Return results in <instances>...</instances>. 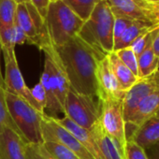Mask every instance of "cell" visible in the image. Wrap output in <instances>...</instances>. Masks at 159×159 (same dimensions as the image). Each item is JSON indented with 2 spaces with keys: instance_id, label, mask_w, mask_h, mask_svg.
<instances>
[{
  "instance_id": "cell-1",
  "label": "cell",
  "mask_w": 159,
  "mask_h": 159,
  "mask_svg": "<svg viewBox=\"0 0 159 159\" xmlns=\"http://www.w3.org/2000/svg\"><path fill=\"white\" fill-rule=\"evenodd\" d=\"M53 48L66 75L70 89L98 98L97 68L98 62L104 57L78 36L64 45Z\"/></svg>"
},
{
  "instance_id": "cell-2",
  "label": "cell",
  "mask_w": 159,
  "mask_h": 159,
  "mask_svg": "<svg viewBox=\"0 0 159 159\" xmlns=\"http://www.w3.org/2000/svg\"><path fill=\"white\" fill-rule=\"evenodd\" d=\"M113 25L112 11L106 0H101L84 22L78 37L105 57L113 52Z\"/></svg>"
},
{
  "instance_id": "cell-3",
  "label": "cell",
  "mask_w": 159,
  "mask_h": 159,
  "mask_svg": "<svg viewBox=\"0 0 159 159\" xmlns=\"http://www.w3.org/2000/svg\"><path fill=\"white\" fill-rule=\"evenodd\" d=\"M44 21L53 47H60L78 36L84 24L62 0L50 3Z\"/></svg>"
},
{
  "instance_id": "cell-4",
  "label": "cell",
  "mask_w": 159,
  "mask_h": 159,
  "mask_svg": "<svg viewBox=\"0 0 159 159\" xmlns=\"http://www.w3.org/2000/svg\"><path fill=\"white\" fill-rule=\"evenodd\" d=\"M10 115L21 135L28 143L42 144L41 122L43 115L20 97L6 91Z\"/></svg>"
},
{
  "instance_id": "cell-5",
  "label": "cell",
  "mask_w": 159,
  "mask_h": 159,
  "mask_svg": "<svg viewBox=\"0 0 159 159\" xmlns=\"http://www.w3.org/2000/svg\"><path fill=\"white\" fill-rule=\"evenodd\" d=\"M64 113L78 125L91 130L99 120L100 101L95 97L69 89L64 103Z\"/></svg>"
},
{
  "instance_id": "cell-6",
  "label": "cell",
  "mask_w": 159,
  "mask_h": 159,
  "mask_svg": "<svg viewBox=\"0 0 159 159\" xmlns=\"http://www.w3.org/2000/svg\"><path fill=\"white\" fill-rule=\"evenodd\" d=\"M15 23L25 34L27 43L37 46L43 52L53 47L50 40L44 19L30 2L18 4Z\"/></svg>"
},
{
  "instance_id": "cell-7",
  "label": "cell",
  "mask_w": 159,
  "mask_h": 159,
  "mask_svg": "<svg viewBox=\"0 0 159 159\" xmlns=\"http://www.w3.org/2000/svg\"><path fill=\"white\" fill-rule=\"evenodd\" d=\"M100 101L99 124L103 130L113 139L125 153L126 143L125 124L123 114V100L105 98Z\"/></svg>"
},
{
  "instance_id": "cell-8",
  "label": "cell",
  "mask_w": 159,
  "mask_h": 159,
  "mask_svg": "<svg viewBox=\"0 0 159 159\" xmlns=\"http://www.w3.org/2000/svg\"><path fill=\"white\" fill-rule=\"evenodd\" d=\"M2 53L5 61V90L9 93L20 97L29 105H31L34 109L42 113L39 111V108L35 102L34 98H32L30 89L27 87L25 82V79L22 75V72L17 62L15 49H2Z\"/></svg>"
},
{
  "instance_id": "cell-9",
  "label": "cell",
  "mask_w": 159,
  "mask_h": 159,
  "mask_svg": "<svg viewBox=\"0 0 159 159\" xmlns=\"http://www.w3.org/2000/svg\"><path fill=\"white\" fill-rule=\"evenodd\" d=\"M41 131L43 142L52 141L63 144L73 152L80 159H95V157L84 147V145L52 116H48L46 114L43 115Z\"/></svg>"
},
{
  "instance_id": "cell-10",
  "label": "cell",
  "mask_w": 159,
  "mask_h": 159,
  "mask_svg": "<svg viewBox=\"0 0 159 159\" xmlns=\"http://www.w3.org/2000/svg\"><path fill=\"white\" fill-rule=\"evenodd\" d=\"M97 84L98 98L99 100L105 98L123 100L125 92L121 88L117 79L111 70L108 55L98 62L97 68Z\"/></svg>"
},
{
  "instance_id": "cell-11",
  "label": "cell",
  "mask_w": 159,
  "mask_h": 159,
  "mask_svg": "<svg viewBox=\"0 0 159 159\" xmlns=\"http://www.w3.org/2000/svg\"><path fill=\"white\" fill-rule=\"evenodd\" d=\"M158 87L150 76L145 79H139L137 83L130 87L123 98V114L125 124L131 118L140 102Z\"/></svg>"
},
{
  "instance_id": "cell-12",
  "label": "cell",
  "mask_w": 159,
  "mask_h": 159,
  "mask_svg": "<svg viewBox=\"0 0 159 159\" xmlns=\"http://www.w3.org/2000/svg\"><path fill=\"white\" fill-rule=\"evenodd\" d=\"M159 111V88L147 96L139 105L131 118L125 123V138L129 140L147 120Z\"/></svg>"
},
{
  "instance_id": "cell-13",
  "label": "cell",
  "mask_w": 159,
  "mask_h": 159,
  "mask_svg": "<svg viewBox=\"0 0 159 159\" xmlns=\"http://www.w3.org/2000/svg\"><path fill=\"white\" fill-rule=\"evenodd\" d=\"M106 1L113 15L124 16L134 21H140L154 25L151 15L146 9V1L144 0H106Z\"/></svg>"
},
{
  "instance_id": "cell-14",
  "label": "cell",
  "mask_w": 159,
  "mask_h": 159,
  "mask_svg": "<svg viewBox=\"0 0 159 159\" xmlns=\"http://www.w3.org/2000/svg\"><path fill=\"white\" fill-rule=\"evenodd\" d=\"M27 143L16 131L5 129L0 133V159H26Z\"/></svg>"
},
{
  "instance_id": "cell-15",
  "label": "cell",
  "mask_w": 159,
  "mask_h": 159,
  "mask_svg": "<svg viewBox=\"0 0 159 159\" xmlns=\"http://www.w3.org/2000/svg\"><path fill=\"white\" fill-rule=\"evenodd\" d=\"M55 119L61 125H63L67 131H69L84 145V147L95 157V159H104L98 147V144L96 142V139L91 130L85 129L82 126L78 125L66 116H64L61 119H57V118Z\"/></svg>"
},
{
  "instance_id": "cell-16",
  "label": "cell",
  "mask_w": 159,
  "mask_h": 159,
  "mask_svg": "<svg viewBox=\"0 0 159 159\" xmlns=\"http://www.w3.org/2000/svg\"><path fill=\"white\" fill-rule=\"evenodd\" d=\"M131 140H134L142 149L149 150L159 143V113L147 120L134 133ZM129 139V140H130Z\"/></svg>"
},
{
  "instance_id": "cell-17",
  "label": "cell",
  "mask_w": 159,
  "mask_h": 159,
  "mask_svg": "<svg viewBox=\"0 0 159 159\" xmlns=\"http://www.w3.org/2000/svg\"><path fill=\"white\" fill-rule=\"evenodd\" d=\"M91 131L104 159H125L124 152L116 141L106 134L100 125L99 121L94 125Z\"/></svg>"
},
{
  "instance_id": "cell-18",
  "label": "cell",
  "mask_w": 159,
  "mask_h": 159,
  "mask_svg": "<svg viewBox=\"0 0 159 159\" xmlns=\"http://www.w3.org/2000/svg\"><path fill=\"white\" fill-rule=\"evenodd\" d=\"M108 59L111 67V70L117 79V81L121 88L126 92L130 87H132L138 81V77H136L132 71L119 59L115 52L108 54Z\"/></svg>"
},
{
  "instance_id": "cell-19",
  "label": "cell",
  "mask_w": 159,
  "mask_h": 159,
  "mask_svg": "<svg viewBox=\"0 0 159 159\" xmlns=\"http://www.w3.org/2000/svg\"><path fill=\"white\" fill-rule=\"evenodd\" d=\"M154 35V29L152 30V36L148 42L144 51L138 57L139 67V79H145L152 76L158 69V57L154 53L152 49V39Z\"/></svg>"
},
{
  "instance_id": "cell-20",
  "label": "cell",
  "mask_w": 159,
  "mask_h": 159,
  "mask_svg": "<svg viewBox=\"0 0 159 159\" xmlns=\"http://www.w3.org/2000/svg\"><path fill=\"white\" fill-rule=\"evenodd\" d=\"M156 27L158 26L151 25L149 24H146L140 21H135L130 26H128V28L125 31V33L122 35L120 39L114 44L113 52L130 47V45L134 42V40L138 39L140 35L150 32L155 29Z\"/></svg>"
},
{
  "instance_id": "cell-21",
  "label": "cell",
  "mask_w": 159,
  "mask_h": 159,
  "mask_svg": "<svg viewBox=\"0 0 159 159\" xmlns=\"http://www.w3.org/2000/svg\"><path fill=\"white\" fill-rule=\"evenodd\" d=\"M84 22H85L101 0H62Z\"/></svg>"
},
{
  "instance_id": "cell-22",
  "label": "cell",
  "mask_w": 159,
  "mask_h": 159,
  "mask_svg": "<svg viewBox=\"0 0 159 159\" xmlns=\"http://www.w3.org/2000/svg\"><path fill=\"white\" fill-rule=\"evenodd\" d=\"M17 7L18 4L14 0H0V28L15 24Z\"/></svg>"
},
{
  "instance_id": "cell-23",
  "label": "cell",
  "mask_w": 159,
  "mask_h": 159,
  "mask_svg": "<svg viewBox=\"0 0 159 159\" xmlns=\"http://www.w3.org/2000/svg\"><path fill=\"white\" fill-rule=\"evenodd\" d=\"M7 128L12 129L21 135V133L19 132L17 126L15 125V124L13 123L10 115V111H9L7 101H6V90L2 87H0V133Z\"/></svg>"
},
{
  "instance_id": "cell-24",
  "label": "cell",
  "mask_w": 159,
  "mask_h": 159,
  "mask_svg": "<svg viewBox=\"0 0 159 159\" xmlns=\"http://www.w3.org/2000/svg\"><path fill=\"white\" fill-rule=\"evenodd\" d=\"M43 145L54 159H80L73 152L58 142L45 141Z\"/></svg>"
},
{
  "instance_id": "cell-25",
  "label": "cell",
  "mask_w": 159,
  "mask_h": 159,
  "mask_svg": "<svg viewBox=\"0 0 159 159\" xmlns=\"http://www.w3.org/2000/svg\"><path fill=\"white\" fill-rule=\"evenodd\" d=\"M119 59L132 71V73L139 79V67H138V58L130 47L121 49L115 52Z\"/></svg>"
},
{
  "instance_id": "cell-26",
  "label": "cell",
  "mask_w": 159,
  "mask_h": 159,
  "mask_svg": "<svg viewBox=\"0 0 159 159\" xmlns=\"http://www.w3.org/2000/svg\"><path fill=\"white\" fill-rule=\"evenodd\" d=\"M25 156L26 159H54L45 149L43 143H27L25 148Z\"/></svg>"
},
{
  "instance_id": "cell-27",
  "label": "cell",
  "mask_w": 159,
  "mask_h": 159,
  "mask_svg": "<svg viewBox=\"0 0 159 159\" xmlns=\"http://www.w3.org/2000/svg\"><path fill=\"white\" fill-rule=\"evenodd\" d=\"M114 16V25H113V43L115 44L122 35L125 33V31L135 21L131 20L129 18L119 16V15H113ZM114 46V45H113Z\"/></svg>"
},
{
  "instance_id": "cell-28",
  "label": "cell",
  "mask_w": 159,
  "mask_h": 159,
  "mask_svg": "<svg viewBox=\"0 0 159 159\" xmlns=\"http://www.w3.org/2000/svg\"><path fill=\"white\" fill-rule=\"evenodd\" d=\"M125 159H149L146 152L134 140H126L125 147Z\"/></svg>"
},
{
  "instance_id": "cell-29",
  "label": "cell",
  "mask_w": 159,
  "mask_h": 159,
  "mask_svg": "<svg viewBox=\"0 0 159 159\" xmlns=\"http://www.w3.org/2000/svg\"><path fill=\"white\" fill-rule=\"evenodd\" d=\"M31 96L34 98L35 102L39 108V111L42 113H45V109L47 107V97L45 90L40 83L37 84L32 89H30Z\"/></svg>"
},
{
  "instance_id": "cell-30",
  "label": "cell",
  "mask_w": 159,
  "mask_h": 159,
  "mask_svg": "<svg viewBox=\"0 0 159 159\" xmlns=\"http://www.w3.org/2000/svg\"><path fill=\"white\" fill-rule=\"evenodd\" d=\"M152 30L147 33H144L142 35H140L138 39H136L134 40V42L130 45L131 50L134 52L135 55L137 56V58L139 56V54L144 51V49L146 48L148 42L150 41V39H152Z\"/></svg>"
},
{
  "instance_id": "cell-31",
  "label": "cell",
  "mask_w": 159,
  "mask_h": 159,
  "mask_svg": "<svg viewBox=\"0 0 159 159\" xmlns=\"http://www.w3.org/2000/svg\"><path fill=\"white\" fill-rule=\"evenodd\" d=\"M146 9L149 11L152 24L156 26H159V1L157 2H147Z\"/></svg>"
},
{
  "instance_id": "cell-32",
  "label": "cell",
  "mask_w": 159,
  "mask_h": 159,
  "mask_svg": "<svg viewBox=\"0 0 159 159\" xmlns=\"http://www.w3.org/2000/svg\"><path fill=\"white\" fill-rule=\"evenodd\" d=\"M29 1L35 7V9L38 11L39 15L43 19H45L50 3H51L50 0H29Z\"/></svg>"
},
{
  "instance_id": "cell-33",
  "label": "cell",
  "mask_w": 159,
  "mask_h": 159,
  "mask_svg": "<svg viewBox=\"0 0 159 159\" xmlns=\"http://www.w3.org/2000/svg\"><path fill=\"white\" fill-rule=\"evenodd\" d=\"M13 36H14L15 45H22V44L27 43V39H26L25 34L16 23L13 25Z\"/></svg>"
},
{
  "instance_id": "cell-34",
  "label": "cell",
  "mask_w": 159,
  "mask_h": 159,
  "mask_svg": "<svg viewBox=\"0 0 159 159\" xmlns=\"http://www.w3.org/2000/svg\"><path fill=\"white\" fill-rule=\"evenodd\" d=\"M152 49L154 53L159 58V26L154 29V35L152 39Z\"/></svg>"
},
{
  "instance_id": "cell-35",
  "label": "cell",
  "mask_w": 159,
  "mask_h": 159,
  "mask_svg": "<svg viewBox=\"0 0 159 159\" xmlns=\"http://www.w3.org/2000/svg\"><path fill=\"white\" fill-rule=\"evenodd\" d=\"M149 150H152V151H151V155H152L151 158L152 159H159V143Z\"/></svg>"
},
{
  "instance_id": "cell-36",
  "label": "cell",
  "mask_w": 159,
  "mask_h": 159,
  "mask_svg": "<svg viewBox=\"0 0 159 159\" xmlns=\"http://www.w3.org/2000/svg\"><path fill=\"white\" fill-rule=\"evenodd\" d=\"M2 52V47L1 44H0V55H1ZM0 87H2L5 89V85H4V77L2 76V72H1V66H0Z\"/></svg>"
},
{
  "instance_id": "cell-37",
  "label": "cell",
  "mask_w": 159,
  "mask_h": 159,
  "mask_svg": "<svg viewBox=\"0 0 159 159\" xmlns=\"http://www.w3.org/2000/svg\"><path fill=\"white\" fill-rule=\"evenodd\" d=\"M151 77L152 78V80H153V82L155 83L156 86L159 88V70L155 71V72L151 76Z\"/></svg>"
},
{
  "instance_id": "cell-38",
  "label": "cell",
  "mask_w": 159,
  "mask_h": 159,
  "mask_svg": "<svg viewBox=\"0 0 159 159\" xmlns=\"http://www.w3.org/2000/svg\"><path fill=\"white\" fill-rule=\"evenodd\" d=\"M14 1H15L17 4H25V3L30 2L29 0H14Z\"/></svg>"
},
{
  "instance_id": "cell-39",
  "label": "cell",
  "mask_w": 159,
  "mask_h": 159,
  "mask_svg": "<svg viewBox=\"0 0 159 159\" xmlns=\"http://www.w3.org/2000/svg\"><path fill=\"white\" fill-rule=\"evenodd\" d=\"M144 1H147V2H157L159 0H144Z\"/></svg>"
},
{
  "instance_id": "cell-40",
  "label": "cell",
  "mask_w": 159,
  "mask_h": 159,
  "mask_svg": "<svg viewBox=\"0 0 159 159\" xmlns=\"http://www.w3.org/2000/svg\"><path fill=\"white\" fill-rule=\"evenodd\" d=\"M51 2H55V1H60V0H50Z\"/></svg>"
},
{
  "instance_id": "cell-41",
  "label": "cell",
  "mask_w": 159,
  "mask_h": 159,
  "mask_svg": "<svg viewBox=\"0 0 159 159\" xmlns=\"http://www.w3.org/2000/svg\"><path fill=\"white\" fill-rule=\"evenodd\" d=\"M158 69H159V59H158Z\"/></svg>"
},
{
  "instance_id": "cell-42",
  "label": "cell",
  "mask_w": 159,
  "mask_h": 159,
  "mask_svg": "<svg viewBox=\"0 0 159 159\" xmlns=\"http://www.w3.org/2000/svg\"><path fill=\"white\" fill-rule=\"evenodd\" d=\"M158 113H159V111H158Z\"/></svg>"
}]
</instances>
